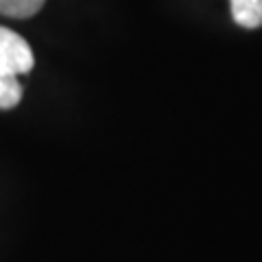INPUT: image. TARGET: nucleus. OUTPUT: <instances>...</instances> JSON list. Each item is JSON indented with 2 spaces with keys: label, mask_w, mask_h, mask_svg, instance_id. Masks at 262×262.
Instances as JSON below:
<instances>
[{
  "label": "nucleus",
  "mask_w": 262,
  "mask_h": 262,
  "mask_svg": "<svg viewBox=\"0 0 262 262\" xmlns=\"http://www.w3.org/2000/svg\"><path fill=\"white\" fill-rule=\"evenodd\" d=\"M33 63L35 59L27 39L0 27V75H27L31 72Z\"/></svg>",
  "instance_id": "nucleus-1"
},
{
  "label": "nucleus",
  "mask_w": 262,
  "mask_h": 262,
  "mask_svg": "<svg viewBox=\"0 0 262 262\" xmlns=\"http://www.w3.org/2000/svg\"><path fill=\"white\" fill-rule=\"evenodd\" d=\"M232 18L245 29L262 27V0H229Z\"/></svg>",
  "instance_id": "nucleus-2"
},
{
  "label": "nucleus",
  "mask_w": 262,
  "mask_h": 262,
  "mask_svg": "<svg viewBox=\"0 0 262 262\" xmlns=\"http://www.w3.org/2000/svg\"><path fill=\"white\" fill-rule=\"evenodd\" d=\"M22 101V83L15 75H0V110H11Z\"/></svg>",
  "instance_id": "nucleus-4"
},
{
  "label": "nucleus",
  "mask_w": 262,
  "mask_h": 262,
  "mask_svg": "<svg viewBox=\"0 0 262 262\" xmlns=\"http://www.w3.org/2000/svg\"><path fill=\"white\" fill-rule=\"evenodd\" d=\"M46 0H0V13L9 18H31L44 7Z\"/></svg>",
  "instance_id": "nucleus-3"
}]
</instances>
